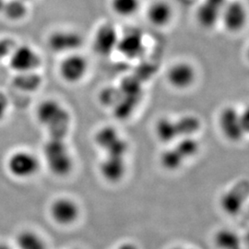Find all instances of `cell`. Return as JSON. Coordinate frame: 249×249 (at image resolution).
<instances>
[{
	"label": "cell",
	"mask_w": 249,
	"mask_h": 249,
	"mask_svg": "<svg viewBox=\"0 0 249 249\" xmlns=\"http://www.w3.org/2000/svg\"><path fill=\"white\" fill-rule=\"evenodd\" d=\"M36 116L48 134V139L66 140L71 126V112L60 102L46 99L36 108Z\"/></svg>",
	"instance_id": "obj_1"
},
{
	"label": "cell",
	"mask_w": 249,
	"mask_h": 249,
	"mask_svg": "<svg viewBox=\"0 0 249 249\" xmlns=\"http://www.w3.org/2000/svg\"><path fill=\"white\" fill-rule=\"evenodd\" d=\"M44 160L48 170L57 178H66L71 174L75 161L66 140L48 139L43 149Z\"/></svg>",
	"instance_id": "obj_2"
},
{
	"label": "cell",
	"mask_w": 249,
	"mask_h": 249,
	"mask_svg": "<svg viewBox=\"0 0 249 249\" xmlns=\"http://www.w3.org/2000/svg\"><path fill=\"white\" fill-rule=\"evenodd\" d=\"M41 160L34 152L18 150L10 153L6 161V167L12 178L27 180L36 177L41 169Z\"/></svg>",
	"instance_id": "obj_3"
},
{
	"label": "cell",
	"mask_w": 249,
	"mask_h": 249,
	"mask_svg": "<svg viewBox=\"0 0 249 249\" xmlns=\"http://www.w3.org/2000/svg\"><path fill=\"white\" fill-rule=\"evenodd\" d=\"M49 216L53 223L62 227H69L79 221L80 206L70 196L54 198L48 209Z\"/></svg>",
	"instance_id": "obj_4"
},
{
	"label": "cell",
	"mask_w": 249,
	"mask_h": 249,
	"mask_svg": "<svg viewBox=\"0 0 249 249\" xmlns=\"http://www.w3.org/2000/svg\"><path fill=\"white\" fill-rule=\"evenodd\" d=\"M41 56L30 45H16L9 57V67L15 73L37 71L41 66Z\"/></svg>",
	"instance_id": "obj_5"
},
{
	"label": "cell",
	"mask_w": 249,
	"mask_h": 249,
	"mask_svg": "<svg viewBox=\"0 0 249 249\" xmlns=\"http://www.w3.org/2000/svg\"><path fill=\"white\" fill-rule=\"evenodd\" d=\"M82 45L83 38L80 33L69 29L54 31L47 39V46L52 52L65 55L77 53Z\"/></svg>",
	"instance_id": "obj_6"
},
{
	"label": "cell",
	"mask_w": 249,
	"mask_h": 249,
	"mask_svg": "<svg viewBox=\"0 0 249 249\" xmlns=\"http://www.w3.org/2000/svg\"><path fill=\"white\" fill-rule=\"evenodd\" d=\"M59 75L65 82L76 84L83 80L89 71V63L80 53H72L65 55L59 64Z\"/></svg>",
	"instance_id": "obj_7"
},
{
	"label": "cell",
	"mask_w": 249,
	"mask_h": 249,
	"mask_svg": "<svg viewBox=\"0 0 249 249\" xmlns=\"http://www.w3.org/2000/svg\"><path fill=\"white\" fill-rule=\"evenodd\" d=\"M218 124L223 137L231 142H239L246 137L241 124L240 110L234 107L223 108L219 115Z\"/></svg>",
	"instance_id": "obj_8"
},
{
	"label": "cell",
	"mask_w": 249,
	"mask_h": 249,
	"mask_svg": "<svg viewBox=\"0 0 249 249\" xmlns=\"http://www.w3.org/2000/svg\"><path fill=\"white\" fill-rule=\"evenodd\" d=\"M119 36L115 25L109 22L103 23L93 36L92 48L94 52L102 56L110 55L117 48Z\"/></svg>",
	"instance_id": "obj_9"
},
{
	"label": "cell",
	"mask_w": 249,
	"mask_h": 249,
	"mask_svg": "<svg viewBox=\"0 0 249 249\" xmlns=\"http://www.w3.org/2000/svg\"><path fill=\"white\" fill-rule=\"evenodd\" d=\"M249 18L248 9L246 6L237 0L227 1L221 21L224 28L230 33H239L247 25Z\"/></svg>",
	"instance_id": "obj_10"
},
{
	"label": "cell",
	"mask_w": 249,
	"mask_h": 249,
	"mask_svg": "<svg viewBox=\"0 0 249 249\" xmlns=\"http://www.w3.org/2000/svg\"><path fill=\"white\" fill-rule=\"evenodd\" d=\"M95 142L106 152V155L124 156L127 151V144L120 137L116 128L111 126L103 127L95 136Z\"/></svg>",
	"instance_id": "obj_11"
},
{
	"label": "cell",
	"mask_w": 249,
	"mask_h": 249,
	"mask_svg": "<svg viewBox=\"0 0 249 249\" xmlns=\"http://www.w3.org/2000/svg\"><path fill=\"white\" fill-rule=\"evenodd\" d=\"M228 0H203L196 11L197 23L204 29H213L221 21Z\"/></svg>",
	"instance_id": "obj_12"
},
{
	"label": "cell",
	"mask_w": 249,
	"mask_h": 249,
	"mask_svg": "<svg viewBox=\"0 0 249 249\" xmlns=\"http://www.w3.org/2000/svg\"><path fill=\"white\" fill-rule=\"evenodd\" d=\"M166 78L173 88L187 89L196 81V70L190 63L186 61L175 63L168 70Z\"/></svg>",
	"instance_id": "obj_13"
},
{
	"label": "cell",
	"mask_w": 249,
	"mask_h": 249,
	"mask_svg": "<svg viewBox=\"0 0 249 249\" xmlns=\"http://www.w3.org/2000/svg\"><path fill=\"white\" fill-rule=\"evenodd\" d=\"M121 54L134 59L140 56L144 51V37L138 29H128L119 36L117 48Z\"/></svg>",
	"instance_id": "obj_14"
},
{
	"label": "cell",
	"mask_w": 249,
	"mask_h": 249,
	"mask_svg": "<svg viewBox=\"0 0 249 249\" xmlns=\"http://www.w3.org/2000/svg\"><path fill=\"white\" fill-rule=\"evenodd\" d=\"M126 172L124 156L106 155L100 163V173L102 177L109 183H117L121 181Z\"/></svg>",
	"instance_id": "obj_15"
},
{
	"label": "cell",
	"mask_w": 249,
	"mask_h": 249,
	"mask_svg": "<svg viewBox=\"0 0 249 249\" xmlns=\"http://www.w3.org/2000/svg\"><path fill=\"white\" fill-rule=\"evenodd\" d=\"M174 16V11L168 2L164 0L153 1L147 9V18L156 27L168 25Z\"/></svg>",
	"instance_id": "obj_16"
},
{
	"label": "cell",
	"mask_w": 249,
	"mask_h": 249,
	"mask_svg": "<svg viewBox=\"0 0 249 249\" xmlns=\"http://www.w3.org/2000/svg\"><path fill=\"white\" fill-rule=\"evenodd\" d=\"M16 249H48L45 238L35 230L25 229L18 232L15 237Z\"/></svg>",
	"instance_id": "obj_17"
},
{
	"label": "cell",
	"mask_w": 249,
	"mask_h": 249,
	"mask_svg": "<svg viewBox=\"0 0 249 249\" xmlns=\"http://www.w3.org/2000/svg\"><path fill=\"white\" fill-rule=\"evenodd\" d=\"M43 79L37 71L16 73L13 79V85L22 91L33 92L41 87Z\"/></svg>",
	"instance_id": "obj_18"
},
{
	"label": "cell",
	"mask_w": 249,
	"mask_h": 249,
	"mask_svg": "<svg viewBox=\"0 0 249 249\" xmlns=\"http://www.w3.org/2000/svg\"><path fill=\"white\" fill-rule=\"evenodd\" d=\"M155 134L161 142H175L179 137L177 121L169 117L160 118L155 124Z\"/></svg>",
	"instance_id": "obj_19"
},
{
	"label": "cell",
	"mask_w": 249,
	"mask_h": 249,
	"mask_svg": "<svg viewBox=\"0 0 249 249\" xmlns=\"http://www.w3.org/2000/svg\"><path fill=\"white\" fill-rule=\"evenodd\" d=\"M241 185L233 186L230 190H228L224 195L222 196L221 205L222 208L227 213H235L240 210L241 207L245 202V196L243 192L239 193Z\"/></svg>",
	"instance_id": "obj_20"
},
{
	"label": "cell",
	"mask_w": 249,
	"mask_h": 249,
	"mask_svg": "<svg viewBox=\"0 0 249 249\" xmlns=\"http://www.w3.org/2000/svg\"><path fill=\"white\" fill-rule=\"evenodd\" d=\"M29 12L28 2L24 0H6L2 13L11 21H19L26 18Z\"/></svg>",
	"instance_id": "obj_21"
},
{
	"label": "cell",
	"mask_w": 249,
	"mask_h": 249,
	"mask_svg": "<svg viewBox=\"0 0 249 249\" xmlns=\"http://www.w3.org/2000/svg\"><path fill=\"white\" fill-rule=\"evenodd\" d=\"M141 0H110V7L119 17L129 18L139 12Z\"/></svg>",
	"instance_id": "obj_22"
},
{
	"label": "cell",
	"mask_w": 249,
	"mask_h": 249,
	"mask_svg": "<svg viewBox=\"0 0 249 249\" xmlns=\"http://www.w3.org/2000/svg\"><path fill=\"white\" fill-rule=\"evenodd\" d=\"M215 244L219 249H239L240 237L234 231L223 230L215 236Z\"/></svg>",
	"instance_id": "obj_23"
},
{
	"label": "cell",
	"mask_w": 249,
	"mask_h": 249,
	"mask_svg": "<svg viewBox=\"0 0 249 249\" xmlns=\"http://www.w3.org/2000/svg\"><path fill=\"white\" fill-rule=\"evenodd\" d=\"M178 124V133L179 136L184 135L185 137L189 138L193 134L197 132L200 128V122L196 116H186L180 117V119L177 120Z\"/></svg>",
	"instance_id": "obj_24"
},
{
	"label": "cell",
	"mask_w": 249,
	"mask_h": 249,
	"mask_svg": "<svg viewBox=\"0 0 249 249\" xmlns=\"http://www.w3.org/2000/svg\"><path fill=\"white\" fill-rule=\"evenodd\" d=\"M160 160H161L162 165L166 169L176 170L178 169L184 163L185 159L175 148H173L164 151L161 154Z\"/></svg>",
	"instance_id": "obj_25"
},
{
	"label": "cell",
	"mask_w": 249,
	"mask_h": 249,
	"mask_svg": "<svg viewBox=\"0 0 249 249\" xmlns=\"http://www.w3.org/2000/svg\"><path fill=\"white\" fill-rule=\"evenodd\" d=\"M16 46L15 41L7 36L0 37V62L9 59V55Z\"/></svg>",
	"instance_id": "obj_26"
},
{
	"label": "cell",
	"mask_w": 249,
	"mask_h": 249,
	"mask_svg": "<svg viewBox=\"0 0 249 249\" xmlns=\"http://www.w3.org/2000/svg\"><path fill=\"white\" fill-rule=\"evenodd\" d=\"M9 99L8 95L0 90V122H2L9 113Z\"/></svg>",
	"instance_id": "obj_27"
},
{
	"label": "cell",
	"mask_w": 249,
	"mask_h": 249,
	"mask_svg": "<svg viewBox=\"0 0 249 249\" xmlns=\"http://www.w3.org/2000/svg\"><path fill=\"white\" fill-rule=\"evenodd\" d=\"M241 124L246 136H249V105L240 110Z\"/></svg>",
	"instance_id": "obj_28"
},
{
	"label": "cell",
	"mask_w": 249,
	"mask_h": 249,
	"mask_svg": "<svg viewBox=\"0 0 249 249\" xmlns=\"http://www.w3.org/2000/svg\"><path fill=\"white\" fill-rule=\"evenodd\" d=\"M118 249H137V248L131 244H124L123 246H120V248Z\"/></svg>",
	"instance_id": "obj_29"
},
{
	"label": "cell",
	"mask_w": 249,
	"mask_h": 249,
	"mask_svg": "<svg viewBox=\"0 0 249 249\" xmlns=\"http://www.w3.org/2000/svg\"><path fill=\"white\" fill-rule=\"evenodd\" d=\"M0 249H16L7 243H0Z\"/></svg>",
	"instance_id": "obj_30"
},
{
	"label": "cell",
	"mask_w": 249,
	"mask_h": 249,
	"mask_svg": "<svg viewBox=\"0 0 249 249\" xmlns=\"http://www.w3.org/2000/svg\"><path fill=\"white\" fill-rule=\"evenodd\" d=\"M171 249H196L192 247H187V246H176V247H173Z\"/></svg>",
	"instance_id": "obj_31"
},
{
	"label": "cell",
	"mask_w": 249,
	"mask_h": 249,
	"mask_svg": "<svg viewBox=\"0 0 249 249\" xmlns=\"http://www.w3.org/2000/svg\"><path fill=\"white\" fill-rule=\"evenodd\" d=\"M5 3H6V0H0V13H2V11H3Z\"/></svg>",
	"instance_id": "obj_32"
},
{
	"label": "cell",
	"mask_w": 249,
	"mask_h": 249,
	"mask_svg": "<svg viewBox=\"0 0 249 249\" xmlns=\"http://www.w3.org/2000/svg\"><path fill=\"white\" fill-rule=\"evenodd\" d=\"M247 56H248V59L249 60V49H248V52H247Z\"/></svg>",
	"instance_id": "obj_33"
},
{
	"label": "cell",
	"mask_w": 249,
	"mask_h": 249,
	"mask_svg": "<svg viewBox=\"0 0 249 249\" xmlns=\"http://www.w3.org/2000/svg\"><path fill=\"white\" fill-rule=\"evenodd\" d=\"M248 244H249V235L248 236Z\"/></svg>",
	"instance_id": "obj_34"
},
{
	"label": "cell",
	"mask_w": 249,
	"mask_h": 249,
	"mask_svg": "<svg viewBox=\"0 0 249 249\" xmlns=\"http://www.w3.org/2000/svg\"><path fill=\"white\" fill-rule=\"evenodd\" d=\"M24 1H26V2H29V1H31V0H24Z\"/></svg>",
	"instance_id": "obj_35"
},
{
	"label": "cell",
	"mask_w": 249,
	"mask_h": 249,
	"mask_svg": "<svg viewBox=\"0 0 249 249\" xmlns=\"http://www.w3.org/2000/svg\"></svg>",
	"instance_id": "obj_36"
}]
</instances>
